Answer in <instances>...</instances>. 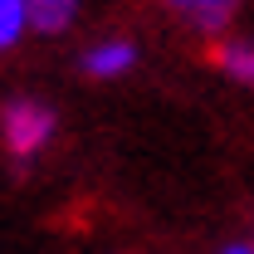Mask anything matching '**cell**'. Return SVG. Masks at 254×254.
Instances as JSON below:
<instances>
[{
  "label": "cell",
  "mask_w": 254,
  "mask_h": 254,
  "mask_svg": "<svg viewBox=\"0 0 254 254\" xmlns=\"http://www.w3.org/2000/svg\"><path fill=\"white\" fill-rule=\"evenodd\" d=\"M54 132H59V118H54V108L44 103V98H5V108H0V137H5V152L10 161H34L49 142H54Z\"/></svg>",
  "instance_id": "6da1fadb"
},
{
  "label": "cell",
  "mask_w": 254,
  "mask_h": 254,
  "mask_svg": "<svg viewBox=\"0 0 254 254\" xmlns=\"http://www.w3.org/2000/svg\"><path fill=\"white\" fill-rule=\"evenodd\" d=\"M78 64H83V73H88V78H123V73H132V64H137V44L113 34V39L88 44Z\"/></svg>",
  "instance_id": "7a4b0ae2"
},
{
  "label": "cell",
  "mask_w": 254,
  "mask_h": 254,
  "mask_svg": "<svg viewBox=\"0 0 254 254\" xmlns=\"http://www.w3.org/2000/svg\"><path fill=\"white\" fill-rule=\"evenodd\" d=\"M166 10H176L186 25H195L200 34H225L230 20L240 15V0H161Z\"/></svg>",
  "instance_id": "3957f363"
},
{
  "label": "cell",
  "mask_w": 254,
  "mask_h": 254,
  "mask_svg": "<svg viewBox=\"0 0 254 254\" xmlns=\"http://www.w3.org/2000/svg\"><path fill=\"white\" fill-rule=\"evenodd\" d=\"M215 64H220V73L254 88V39H220L215 44Z\"/></svg>",
  "instance_id": "277c9868"
},
{
  "label": "cell",
  "mask_w": 254,
  "mask_h": 254,
  "mask_svg": "<svg viewBox=\"0 0 254 254\" xmlns=\"http://www.w3.org/2000/svg\"><path fill=\"white\" fill-rule=\"evenodd\" d=\"M25 34H34V5L30 0H0V49H15Z\"/></svg>",
  "instance_id": "5b68a950"
},
{
  "label": "cell",
  "mask_w": 254,
  "mask_h": 254,
  "mask_svg": "<svg viewBox=\"0 0 254 254\" xmlns=\"http://www.w3.org/2000/svg\"><path fill=\"white\" fill-rule=\"evenodd\" d=\"M30 5H34V34H64L78 20L83 0H30Z\"/></svg>",
  "instance_id": "8992f818"
},
{
  "label": "cell",
  "mask_w": 254,
  "mask_h": 254,
  "mask_svg": "<svg viewBox=\"0 0 254 254\" xmlns=\"http://www.w3.org/2000/svg\"><path fill=\"white\" fill-rule=\"evenodd\" d=\"M220 254H254V245H240V240H235V245H225Z\"/></svg>",
  "instance_id": "52a82bcc"
}]
</instances>
